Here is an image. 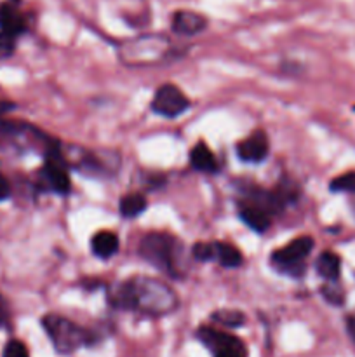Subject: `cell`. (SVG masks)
I'll use <instances>...</instances> for the list:
<instances>
[{"label":"cell","instance_id":"6da1fadb","mask_svg":"<svg viewBox=\"0 0 355 357\" xmlns=\"http://www.w3.org/2000/svg\"><path fill=\"white\" fill-rule=\"evenodd\" d=\"M115 307L150 316H166L178 307V298L173 289L159 279L134 278L115 286L110 293Z\"/></svg>","mask_w":355,"mask_h":357},{"label":"cell","instance_id":"7a4b0ae2","mask_svg":"<svg viewBox=\"0 0 355 357\" xmlns=\"http://www.w3.org/2000/svg\"><path fill=\"white\" fill-rule=\"evenodd\" d=\"M176 248L178 243L174 237L152 232L146 234L139 243V255L155 268L176 278Z\"/></svg>","mask_w":355,"mask_h":357},{"label":"cell","instance_id":"3957f363","mask_svg":"<svg viewBox=\"0 0 355 357\" xmlns=\"http://www.w3.org/2000/svg\"><path fill=\"white\" fill-rule=\"evenodd\" d=\"M49 338L54 344L56 351L61 354H72L73 351L86 344L87 333L72 321L61 316H47L42 321Z\"/></svg>","mask_w":355,"mask_h":357},{"label":"cell","instance_id":"277c9868","mask_svg":"<svg viewBox=\"0 0 355 357\" xmlns=\"http://www.w3.org/2000/svg\"><path fill=\"white\" fill-rule=\"evenodd\" d=\"M169 52L166 37H139L120 47L122 61L127 65H153Z\"/></svg>","mask_w":355,"mask_h":357},{"label":"cell","instance_id":"5b68a950","mask_svg":"<svg viewBox=\"0 0 355 357\" xmlns=\"http://www.w3.org/2000/svg\"><path fill=\"white\" fill-rule=\"evenodd\" d=\"M188 107H190L188 98L173 84L159 87L152 101V110L164 117H178V115L184 114Z\"/></svg>","mask_w":355,"mask_h":357},{"label":"cell","instance_id":"8992f818","mask_svg":"<svg viewBox=\"0 0 355 357\" xmlns=\"http://www.w3.org/2000/svg\"><path fill=\"white\" fill-rule=\"evenodd\" d=\"M312 248V237H298V239L291 241V243L285 244V246L281 248L278 251H275V253L271 255V261H274V265H277L278 268H282V271L292 272V268L301 265V260H305V258L308 257Z\"/></svg>","mask_w":355,"mask_h":357},{"label":"cell","instance_id":"52a82bcc","mask_svg":"<svg viewBox=\"0 0 355 357\" xmlns=\"http://www.w3.org/2000/svg\"><path fill=\"white\" fill-rule=\"evenodd\" d=\"M197 337L214 354H219V352H233V354L247 357V351L244 347V344L239 338L233 337V335L223 333V331L212 330V328H200Z\"/></svg>","mask_w":355,"mask_h":357},{"label":"cell","instance_id":"ba28073f","mask_svg":"<svg viewBox=\"0 0 355 357\" xmlns=\"http://www.w3.org/2000/svg\"><path fill=\"white\" fill-rule=\"evenodd\" d=\"M237 153L244 162H261L268 155V138L263 131H256L237 145Z\"/></svg>","mask_w":355,"mask_h":357},{"label":"cell","instance_id":"9c48e42d","mask_svg":"<svg viewBox=\"0 0 355 357\" xmlns=\"http://www.w3.org/2000/svg\"><path fill=\"white\" fill-rule=\"evenodd\" d=\"M207 26V20L194 10H178L173 16V30L180 35H197Z\"/></svg>","mask_w":355,"mask_h":357},{"label":"cell","instance_id":"30bf717a","mask_svg":"<svg viewBox=\"0 0 355 357\" xmlns=\"http://www.w3.org/2000/svg\"><path fill=\"white\" fill-rule=\"evenodd\" d=\"M45 178L49 180L51 187L54 188L56 192H65L70 190V176H68V171H66L65 164L61 162L59 159V153L58 152H52V155L49 157L47 162H45Z\"/></svg>","mask_w":355,"mask_h":357},{"label":"cell","instance_id":"8fae6325","mask_svg":"<svg viewBox=\"0 0 355 357\" xmlns=\"http://www.w3.org/2000/svg\"><path fill=\"white\" fill-rule=\"evenodd\" d=\"M239 216L251 230H254V232L263 234L265 230H268V227H270V216H268V213L256 204H244L242 208H240Z\"/></svg>","mask_w":355,"mask_h":357},{"label":"cell","instance_id":"7c38bea8","mask_svg":"<svg viewBox=\"0 0 355 357\" xmlns=\"http://www.w3.org/2000/svg\"><path fill=\"white\" fill-rule=\"evenodd\" d=\"M190 162L194 169L202 171V173H214V171H218L214 153L209 150V146L205 143H198V145H195L191 149Z\"/></svg>","mask_w":355,"mask_h":357},{"label":"cell","instance_id":"4fadbf2b","mask_svg":"<svg viewBox=\"0 0 355 357\" xmlns=\"http://www.w3.org/2000/svg\"><path fill=\"white\" fill-rule=\"evenodd\" d=\"M0 28H2L3 33L7 35H16L23 33L24 31V20L13 6L9 3H2L0 6Z\"/></svg>","mask_w":355,"mask_h":357},{"label":"cell","instance_id":"5bb4252c","mask_svg":"<svg viewBox=\"0 0 355 357\" xmlns=\"http://www.w3.org/2000/svg\"><path fill=\"white\" fill-rule=\"evenodd\" d=\"M90 248H93V253L100 258H111L118 251V237L113 232H97L96 236L90 241Z\"/></svg>","mask_w":355,"mask_h":357},{"label":"cell","instance_id":"9a60e30c","mask_svg":"<svg viewBox=\"0 0 355 357\" xmlns=\"http://www.w3.org/2000/svg\"><path fill=\"white\" fill-rule=\"evenodd\" d=\"M340 271H341L340 257L331 253V251L322 253L319 257V260H317V272H319L320 278H324L326 281H331V282L338 281V278H340Z\"/></svg>","mask_w":355,"mask_h":357},{"label":"cell","instance_id":"2e32d148","mask_svg":"<svg viewBox=\"0 0 355 357\" xmlns=\"http://www.w3.org/2000/svg\"><path fill=\"white\" fill-rule=\"evenodd\" d=\"M214 244V260H218L223 267H239L242 264V253L232 244L212 243Z\"/></svg>","mask_w":355,"mask_h":357},{"label":"cell","instance_id":"e0dca14e","mask_svg":"<svg viewBox=\"0 0 355 357\" xmlns=\"http://www.w3.org/2000/svg\"><path fill=\"white\" fill-rule=\"evenodd\" d=\"M146 209V199L141 194H129L120 199V215L125 218H134Z\"/></svg>","mask_w":355,"mask_h":357},{"label":"cell","instance_id":"ac0fdd59","mask_svg":"<svg viewBox=\"0 0 355 357\" xmlns=\"http://www.w3.org/2000/svg\"><path fill=\"white\" fill-rule=\"evenodd\" d=\"M212 321H216V323L223 324V326L226 328H239L246 323V317H244V314L239 312V310L223 309L212 314Z\"/></svg>","mask_w":355,"mask_h":357},{"label":"cell","instance_id":"d6986e66","mask_svg":"<svg viewBox=\"0 0 355 357\" xmlns=\"http://www.w3.org/2000/svg\"><path fill=\"white\" fill-rule=\"evenodd\" d=\"M331 190L355 194V171H352V173H345L341 174V176L334 178L333 183H331Z\"/></svg>","mask_w":355,"mask_h":357},{"label":"cell","instance_id":"ffe728a7","mask_svg":"<svg viewBox=\"0 0 355 357\" xmlns=\"http://www.w3.org/2000/svg\"><path fill=\"white\" fill-rule=\"evenodd\" d=\"M194 258H197L200 261L214 260V244L197 243L194 246Z\"/></svg>","mask_w":355,"mask_h":357},{"label":"cell","instance_id":"44dd1931","mask_svg":"<svg viewBox=\"0 0 355 357\" xmlns=\"http://www.w3.org/2000/svg\"><path fill=\"white\" fill-rule=\"evenodd\" d=\"M3 357H30V354L23 342L10 340L3 349Z\"/></svg>","mask_w":355,"mask_h":357},{"label":"cell","instance_id":"7402d4cb","mask_svg":"<svg viewBox=\"0 0 355 357\" xmlns=\"http://www.w3.org/2000/svg\"><path fill=\"white\" fill-rule=\"evenodd\" d=\"M13 35H7V33H0V59L3 58H9L10 54L14 52V47H16V42H14Z\"/></svg>","mask_w":355,"mask_h":357},{"label":"cell","instance_id":"603a6c76","mask_svg":"<svg viewBox=\"0 0 355 357\" xmlns=\"http://www.w3.org/2000/svg\"><path fill=\"white\" fill-rule=\"evenodd\" d=\"M10 195V185L7 181V178L0 173V201L7 199Z\"/></svg>","mask_w":355,"mask_h":357},{"label":"cell","instance_id":"cb8c5ba5","mask_svg":"<svg viewBox=\"0 0 355 357\" xmlns=\"http://www.w3.org/2000/svg\"><path fill=\"white\" fill-rule=\"evenodd\" d=\"M7 319V305H6V300L0 296V323Z\"/></svg>","mask_w":355,"mask_h":357},{"label":"cell","instance_id":"d4e9b609","mask_svg":"<svg viewBox=\"0 0 355 357\" xmlns=\"http://www.w3.org/2000/svg\"><path fill=\"white\" fill-rule=\"evenodd\" d=\"M348 331H350L352 337L355 338V317H350V319H348Z\"/></svg>","mask_w":355,"mask_h":357},{"label":"cell","instance_id":"484cf974","mask_svg":"<svg viewBox=\"0 0 355 357\" xmlns=\"http://www.w3.org/2000/svg\"><path fill=\"white\" fill-rule=\"evenodd\" d=\"M214 357H242V356L233 354V352H219V354H214Z\"/></svg>","mask_w":355,"mask_h":357}]
</instances>
